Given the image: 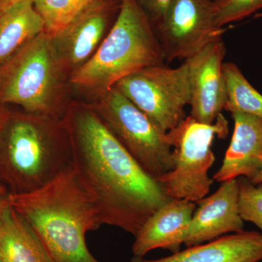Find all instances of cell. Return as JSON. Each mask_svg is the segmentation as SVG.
Here are the masks:
<instances>
[{
    "label": "cell",
    "mask_w": 262,
    "mask_h": 262,
    "mask_svg": "<svg viewBox=\"0 0 262 262\" xmlns=\"http://www.w3.org/2000/svg\"><path fill=\"white\" fill-rule=\"evenodd\" d=\"M238 206L241 218L254 224L262 232V183L253 184L249 179L237 178Z\"/></svg>",
    "instance_id": "20"
},
{
    "label": "cell",
    "mask_w": 262,
    "mask_h": 262,
    "mask_svg": "<svg viewBox=\"0 0 262 262\" xmlns=\"http://www.w3.org/2000/svg\"><path fill=\"white\" fill-rule=\"evenodd\" d=\"M72 151V168L99 211L103 225L134 237L170 199L100 119L91 105L72 103L63 117Z\"/></svg>",
    "instance_id": "1"
},
{
    "label": "cell",
    "mask_w": 262,
    "mask_h": 262,
    "mask_svg": "<svg viewBox=\"0 0 262 262\" xmlns=\"http://www.w3.org/2000/svg\"><path fill=\"white\" fill-rule=\"evenodd\" d=\"M234 132L225 158L213 180L218 182L246 177L251 180L262 170V119L231 113Z\"/></svg>",
    "instance_id": "14"
},
{
    "label": "cell",
    "mask_w": 262,
    "mask_h": 262,
    "mask_svg": "<svg viewBox=\"0 0 262 262\" xmlns=\"http://www.w3.org/2000/svg\"><path fill=\"white\" fill-rule=\"evenodd\" d=\"M28 0H0V14L10 9L12 7Z\"/></svg>",
    "instance_id": "23"
},
{
    "label": "cell",
    "mask_w": 262,
    "mask_h": 262,
    "mask_svg": "<svg viewBox=\"0 0 262 262\" xmlns=\"http://www.w3.org/2000/svg\"><path fill=\"white\" fill-rule=\"evenodd\" d=\"M262 261V234L242 231L226 234L206 244L155 260L136 257L132 262H260Z\"/></svg>",
    "instance_id": "15"
},
{
    "label": "cell",
    "mask_w": 262,
    "mask_h": 262,
    "mask_svg": "<svg viewBox=\"0 0 262 262\" xmlns=\"http://www.w3.org/2000/svg\"><path fill=\"white\" fill-rule=\"evenodd\" d=\"M7 201L40 239L54 262H100L85 235L103 225L99 211L73 168L37 190L10 193Z\"/></svg>",
    "instance_id": "2"
},
{
    "label": "cell",
    "mask_w": 262,
    "mask_h": 262,
    "mask_svg": "<svg viewBox=\"0 0 262 262\" xmlns=\"http://www.w3.org/2000/svg\"><path fill=\"white\" fill-rule=\"evenodd\" d=\"M101 0H33L41 15L46 32L53 37L61 32L82 12Z\"/></svg>",
    "instance_id": "19"
},
{
    "label": "cell",
    "mask_w": 262,
    "mask_h": 262,
    "mask_svg": "<svg viewBox=\"0 0 262 262\" xmlns=\"http://www.w3.org/2000/svg\"><path fill=\"white\" fill-rule=\"evenodd\" d=\"M228 132V122L222 114L213 124L196 121L189 115L167 133L174 167L156 179L169 198L195 203L206 198L213 183L208 176L215 161L212 143L215 136L225 139Z\"/></svg>",
    "instance_id": "6"
},
{
    "label": "cell",
    "mask_w": 262,
    "mask_h": 262,
    "mask_svg": "<svg viewBox=\"0 0 262 262\" xmlns=\"http://www.w3.org/2000/svg\"><path fill=\"white\" fill-rule=\"evenodd\" d=\"M72 167V146L63 118L2 113L0 175L11 193L40 189Z\"/></svg>",
    "instance_id": "3"
},
{
    "label": "cell",
    "mask_w": 262,
    "mask_h": 262,
    "mask_svg": "<svg viewBox=\"0 0 262 262\" xmlns=\"http://www.w3.org/2000/svg\"><path fill=\"white\" fill-rule=\"evenodd\" d=\"M115 87L168 133L185 118L184 108L190 103L189 64L185 61L177 68L146 67L122 79Z\"/></svg>",
    "instance_id": "8"
},
{
    "label": "cell",
    "mask_w": 262,
    "mask_h": 262,
    "mask_svg": "<svg viewBox=\"0 0 262 262\" xmlns=\"http://www.w3.org/2000/svg\"><path fill=\"white\" fill-rule=\"evenodd\" d=\"M0 262H3V261H2V260H1V259H0Z\"/></svg>",
    "instance_id": "27"
},
{
    "label": "cell",
    "mask_w": 262,
    "mask_h": 262,
    "mask_svg": "<svg viewBox=\"0 0 262 262\" xmlns=\"http://www.w3.org/2000/svg\"><path fill=\"white\" fill-rule=\"evenodd\" d=\"M223 72L227 87L225 110L262 119V95L246 80L235 63H224Z\"/></svg>",
    "instance_id": "18"
},
{
    "label": "cell",
    "mask_w": 262,
    "mask_h": 262,
    "mask_svg": "<svg viewBox=\"0 0 262 262\" xmlns=\"http://www.w3.org/2000/svg\"><path fill=\"white\" fill-rule=\"evenodd\" d=\"M155 29L168 63L191 58L225 31L215 24L212 0H173Z\"/></svg>",
    "instance_id": "9"
},
{
    "label": "cell",
    "mask_w": 262,
    "mask_h": 262,
    "mask_svg": "<svg viewBox=\"0 0 262 262\" xmlns=\"http://www.w3.org/2000/svg\"><path fill=\"white\" fill-rule=\"evenodd\" d=\"M153 26L161 23L173 0H136Z\"/></svg>",
    "instance_id": "22"
},
{
    "label": "cell",
    "mask_w": 262,
    "mask_h": 262,
    "mask_svg": "<svg viewBox=\"0 0 262 262\" xmlns=\"http://www.w3.org/2000/svg\"><path fill=\"white\" fill-rule=\"evenodd\" d=\"M92 107L137 163L157 179L173 170V149L168 134L117 89L99 96Z\"/></svg>",
    "instance_id": "7"
},
{
    "label": "cell",
    "mask_w": 262,
    "mask_h": 262,
    "mask_svg": "<svg viewBox=\"0 0 262 262\" xmlns=\"http://www.w3.org/2000/svg\"><path fill=\"white\" fill-rule=\"evenodd\" d=\"M46 31L33 0L23 2L0 14V67L26 45Z\"/></svg>",
    "instance_id": "17"
},
{
    "label": "cell",
    "mask_w": 262,
    "mask_h": 262,
    "mask_svg": "<svg viewBox=\"0 0 262 262\" xmlns=\"http://www.w3.org/2000/svg\"><path fill=\"white\" fill-rule=\"evenodd\" d=\"M1 115H2V113H1V112H0V120H1Z\"/></svg>",
    "instance_id": "26"
},
{
    "label": "cell",
    "mask_w": 262,
    "mask_h": 262,
    "mask_svg": "<svg viewBox=\"0 0 262 262\" xmlns=\"http://www.w3.org/2000/svg\"><path fill=\"white\" fill-rule=\"evenodd\" d=\"M195 209V203L170 198L136 234L132 246L135 257L142 258L157 248L168 250L172 253L180 251Z\"/></svg>",
    "instance_id": "13"
},
{
    "label": "cell",
    "mask_w": 262,
    "mask_h": 262,
    "mask_svg": "<svg viewBox=\"0 0 262 262\" xmlns=\"http://www.w3.org/2000/svg\"><path fill=\"white\" fill-rule=\"evenodd\" d=\"M7 196H8V194L5 195L2 190V188L0 187V215L8 205Z\"/></svg>",
    "instance_id": "24"
},
{
    "label": "cell",
    "mask_w": 262,
    "mask_h": 262,
    "mask_svg": "<svg viewBox=\"0 0 262 262\" xmlns=\"http://www.w3.org/2000/svg\"><path fill=\"white\" fill-rule=\"evenodd\" d=\"M0 259L54 262L34 231L9 204L0 215Z\"/></svg>",
    "instance_id": "16"
},
{
    "label": "cell",
    "mask_w": 262,
    "mask_h": 262,
    "mask_svg": "<svg viewBox=\"0 0 262 262\" xmlns=\"http://www.w3.org/2000/svg\"><path fill=\"white\" fill-rule=\"evenodd\" d=\"M226 46L222 37L206 45L188 62L190 77L192 116L196 121L213 124L222 115L227 101L223 72Z\"/></svg>",
    "instance_id": "11"
},
{
    "label": "cell",
    "mask_w": 262,
    "mask_h": 262,
    "mask_svg": "<svg viewBox=\"0 0 262 262\" xmlns=\"http://www.w3.org/2000/svg\"><path fill=\"white\" fill-rule=\"evenodd\" d=\"M67 77L53 37L45 31L0 67V103L18 105L26 113L63 118L68 107L63 99Z\"/></svg>",
    "instance_id": "5"
},
{
    "label": "cell",
    "mask_w": 262,
    "mask_h": 262,
    "mask_svg": "<svg viewBox=\"0 0 262 262\" xmlns=\"http://www.w3.org/2000/svg\"><path fill=\"white\" fill-rule=\"evenodd\" d=\"M217 27L238 21L262 9V0H212Z\"/></svg>",
    "instance_id": "21"
},
{
    "label": "cell",
    "mask_w": 262,
    "mask_h": 262,
    "mask_svg": "<svg viewBox=\"0 0 262 262\" xmlns=\"http://www.w3.org/2000/svg\"><path fill=\"white\" fill-rule=\"evenodd\" d=\"M237 179L222 182L211 195L198 201L193 213L187 238V247L209 242L224 234L244 231V221L238 206Z\"/></svg>",
    "instance_id": "12"
},
{
    "label": "cell",
    "mask_w": 262,
    "mask_h": 262,
    "mask_svg": "<svg viewBox=\"0 0 262 262\" xmlns=\"http://www.w3.org/2000/svg\"><path fill=\"white\" fill-rule=\"evenodd\" d=\"M165 61L147 15L136 0H120L118 14L108 34L89 61L70 75L69 82L98 98L127 76Z\"/></svg>",
    "instance_id": "4"
},
{
    "label": "cell",
    "mask_w": 262,
    "mask_h": 262,
    "mask_svg": "<svg viewBox=\"0 0 262 262\" xmlns=\"http://www.w3.org/2000/svg\"><path fill=\"white\" fill-rule=\"evenodd\" d=\"M119 8L120 0H101L53 36L57 58L68 78L94 54L113 25L110 23Z\"/></svg>",
    "instance_id": "10"
},
{
    "label": "cell",
    "mask_w": 262,
    "mask_h": 262,
    "mask_svg": "<svg viewBox=\"0 0 262 262\" xmlns=\"http://www.w3.org/2000/svg\"><path fill=\"white\" fill-rule=\"evenodd\" d=\"M250 181L253 182V184H260V183H262V170Z\"/></svg>",
    "instance_id": "25"
}]
</instances>
